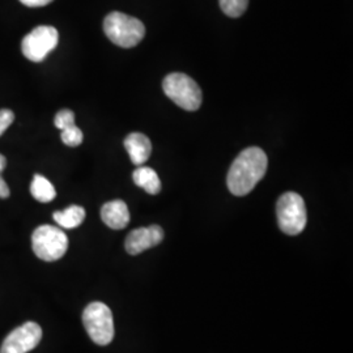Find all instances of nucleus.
Masks as SVG:
<instances>
[{"label":"nucleus","instance_id":"nucleus-2","mask_svg":"<svg viewBox=\"0 0 353 353\" xmlns=\"http://www.w3.org/2000/svg\"><path fill=\"white\" fill-rule=\"evenodd\" d=\"M103 32L114 45L130 49L137 46L145 36V26L126 13H109L103 20Z\"/></svg>","mask_w":353,"mask_h":353},{"label":"nucleus","instance_id":"nucleus-10","mask_svg":"<svg viewBox=\"0 0 353 353\" xmlns=\"http://www.w3.org/2000/svg\"><path fill=\"white\" fill-rule=\"evenodd\" d=\"M102 221L112 229H125L130 223V211L123 201L105 203L101 208Z\"/></svg>","mask_w":353,"mask_h":353},{"label":"nucleus","instance_id":"nucleus-13","mask_svg":"<svg viewBox=\"0 0 353 353\" xmlns=\"http://www.w3.org/2000/svg\"><path fill=\"white\" fill-rule=\"evenodd\" d=\"M55 223L64 229H74L83 224L85 219V210L80 205H71L64 211H57L52 214Z\"/></svg>","mask_w":353,"mask_h":353},{"label":"nucleus","instance_id":"nucleus-16","mask_svg":"<svg viewBox=\"0 0 353 353\" xmlns=\"http://www.w3.org/2000/svg\"><path fill=\"white\" fill-rule=\"evenodd\" d=\"M83 131L76 125L64 128L61 134V139L68 147H79L83 143Z\"/></svg>","mask_w":353,"mask_h":353},{"label":"nucleus","instance_id":"nucleus-14","mask_svg":"<svg viewBox=\"0 0 353 353\" xmlns=\"http://www.w3.org/2000/svg\"><path fill=\"white\" fill-rule=\"evenodd\" d=\"M30 194L36 201L41 203L52 202L57 196V191L52 186V183L46 176L41 174L33 176V181L30 185Z\"/></svg>","mask_w":353,"mask_h":353},{"label":"nucleus","instance_id":"nucleus-21","mask_svg":"<svg viewBox=\"0 0 353 353\" xmlns=\"http://www.w3.org/2000/svg\"><path fill=\"white\" fill-rule=\"evenodd\" d=\"M6 166H7V159L0 153V173H3Z\"/></svg>","mask_w":353,"mask_h":353},{"label":"nucleus","instance_id":"nucleus-9","mask_svg":"<svg viewBox=\"0 0 353 353\" xmlns=\"http://www.w3.org/2000/svg\"><path fill=\"white\" fill-rule=\"evenodd\" d=\"M164 240V230L159 225L139 228L128 233L125 248L130 255H138L151 248L157 246Z\"/></svg>","mask_w":353,"mask_h":353},{"label":"nucleus","instance_id":"nucleus-8","mask_svg":"<svg viewBox=\"0 0 353 353\" xmlns=\"http://www.w3.org/2000/svg\"><path fill=\"white\" fill-rule=\"evenodd\" d=\"M42 339V328L36 322H26L14 328L3 341L0 353H26L34 350Z\"/></svg>","mask_w":353,"mask_h":353},{"label":"nucleus","instance_id":"nucleus-1","mask_svg":"<svg viewBox=\"0 0 353 353\" xmlns=\"http://www.w3.org/2000/svg\"><path fill=\"white\" fill-rule=\"evenodd\" d=\"M268 159L263 150L250 147L241 152L230 165L227 183L229 191L236 196L248 195L265 176Z\"/></svg>","mask_w":353,"mask_h":353},{"label":"nucleus","instance_id":"nucleus-6","mask_svg":"<svg viewBox=\"0 0 353 353\" xmlns=\"http://www.w3.org/2000/svg\"><path fill=\"white\" fill-rule=\"evenodd\" d=\"M32 246L39 259L55 262L67 252L68 239L61 228L41 225L33 232Z\"/></svg>","mask_w":353,"mask_h":353},{"label":"nucleus","instance_id":"nucleus-12","mask_svg":"<svg viewBox=\"0 0 353 353\" xmlns=\"http://www.w3.org/2000/svg\"><path fill=\"white\" fill-rule=\"evenodd\" d=\"M134 182L137 186L145 190L148 194L156 195L161 191V181L157 176V173L148 166H139L134 174Z\"/></svg>","mask_w":353,"mask_h":353},{"label":"nucleus","instance_id":"nucleus-3","mask_svg":"<svg viewBox=\"0 0 353 353\" xmlns=\"http://www.w3.org/2000/svg\"><path fill=\"white\" fill-rule=\"evenodd\" d=\"M165 94L179 108L195 112L202 105V89L190 76L174 72L166 76L163 81Z\"/></svg>","mask_w":353,"mask_h":353},{"label":"nucleus","instance_id":"nucleus-17","mask_svg":"<svg viewBox=\"0 0 353 353\" xmlns=\"http://www.w3.org/2000/svg\"><path fill=\"white\" fill-rule=\"evenodd\" d=\"M54 123H55L57 128H59L62 131V130L67 128V127L75 125V114H74L72 110H70V109H63V110L57 113L55 119H54Z\"/></svg>","mask_w":353,"mask_h":353},{"label":"nucleus","instance_id":"nucleus-15","mask_svg":"<svg viewBox=\"0 0 353 353\" xmlns=\"http://www.w3.org/2000/svg\"><path fill=\"white\" fill-rule=\"evenodd\" d=\"M220 8L229 17H240L248 10L249 0H219Z\"/></svg>","mask_w":353,"mask_h":353},{"label":"nucleus","instance_id":"nucleus-19","mask_svg":"<svg viewBox=\"0 0 353 353\" xmlns=\"http://www.w3.org/2000/svg\"><path fill=\"white\" fill-rule=\"evenodd\" d=\"M20 1L26 7L34 8V7H45V6L50 4L52 0H20Z\"/></svg>","mask_w":353,"mask_h":353},{"label":"nucleus","instance_id":"nucleus-7","mask_svg":"<svg viewBox=\"0 0 353 353\" xmlns=\"http://www.w3.org/2000/svg\"><path fill=\"white\" fill-rule=\"evenodd\" d=\"M58 42L59 33L54 26H37L23 39L21 51L26 59L39 63L43 62L51 51L58 46Z\"/></svg>","mask_w":353,"mask_h":353},{"label":"nucleus","instance_id":"nucleus-18","mask_svg":"<svg viewBox=\"0 0 353 353\" xmlns=\"http://www.w3.org/2000/svg\"><path fill=\"white\" fill-rule=\"evenodd\" d=\"M14 121V114L10 109H1L0 110V137L7 131V128L11 126Z\"/></svg>","mask_w":353,"mask_h":353},{"label":"nucleus","instance_id":"nucleus-11","mask_svg":"<svg viewBox=\"0 0 353 353\" xmlns=\"http://www.w3.org/2000/svg\"><path fill=\"white\" fill-rule=\"evenodd\" d=\"M125 147H126L132 164L138 165V166L144 164L151 156V140L141 132L130 134L125 139Z\"/></svg>","mask_w":353,"mask_h":353},{"label":"nucleus","instance_id":"nucleus-4","mask_svg":"<svg viewBox=\"0 0 353 353\" xmlns=\"http://www.w3.org/2000/svg\"><path fill=\"white\" fill-rule=\"evenodd\" d=\"M276 214L279 227L285 234L297 236L306 227V205L303 196L296 192H285L279 198Z\"/></svg>","mask_w":353,"mask_h":353},{"label":"nucleus","instance_id":"nucleus-20","mask_svg":"<svg viewBox=\"0 0 353 353\" xmlns=\"http://www.w3.org/2000/svg\"><path fill=\"white\" fill-rule=\"evenodd\" d=\"M8 196H10V189L0 173V199H7Z\"/></svg>","mask_w":353,"mask_h":353},{"label":"nucleus","instance_id":"nucleus-5","mask_svg":"<svg viewBox=\"0 0 353 353\" xmlns=\"http://www.w3.org/2000/svg\"><path fill=\"white\" fill-rule=\"evenodd\" d=\"M83 323L89 338L99 345L110 344L114 338L113 313L105 303H89L83 313Z\"/></svg>","mask_w":353,"mask_h":353}]
</instances>
